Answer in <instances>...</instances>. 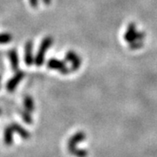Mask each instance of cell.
I'll return each mask as SVG.
<instances>
[{"label": "cell", "instance_id": "obj_1", "mask_svg": "<svg viewBox=\"0 0 157 157\" xmlns=\"http://www.w3.org/2000/svg\"><path fill=\"white\" fill-rule=\"evenodd\" d=\"M86 135H85L84 132L79 131L77 132L74 135H73L69 140H68V151L70 152L71 155H73L76 157H86L87 156V152L84 150V149H78L76 147V145L78 142L82 141L84 140Z\"/></svg>", "mask_w": 157, "mask_h": 157}, {"label": "cell", "instance_id": "obj_2", "mask_svg": "<svg viewBox=\"0 0 157 157\" xmlns=\"http://www.w3.org/2000/svg\"><path fill=\"white\" fill-rule=\"evenodd\" d=\"M52 42H53V39L51 37H45V39L42 40L39 51L34 58V63L37 67H41L44 64L45 53L50 48L51 45H52Z\"/></svg>", "mask_w": 157, "mask_h": 157}, {"label": "cell", "instance_id": "obj_3", "mask_svg": "<svg viewBox=\"0 0 157 157\" xmlns=\"http://www.w3.org/2000/svg\"><path fill=\"white\" fill-rule=\"evenodd\" d=\"M47 67L52 70H57L60 72L62 74H68L71 72L64 62L57 59H50L47 61Z\"/></svg>", "mask_w": 157, "mask_h": 157}, {"label": "cell", "instance_id": "obj_4", "mask_svg": "<svg viewBox=\"0 0 157 157\" xmlns=\"http://www.w3.org/2000/svg\"><path fill=\"white\" fill-rule=\"evenodd\" d=\"M24 77H25L24 72H22V71H17L16 73H15V75L11 78H10L8 80L7 84H6V89H7V91L10 92V93L14 92V90L16 89V87L18 86V84L21 82V80L24 78Z\"/></svg>", "mask_w": 157, "mask_h": 157}, {"label": "cell", "instance_id": "obj_5", "mask_svg": "<svg viewBox=\"0 0 157 157\" xmlns=\"http://www.w3.org/2000/svg\"><path fill=\"white\" fill-rule=\"evenodd\" d=\"M65 59L67 61L71 62V64H72L70 71H77L81 66V59L73 51H69L67 52Z\"/></svg>", "mask_w": 157, "mask_h": 157}, {"label": "cell", "instance_id": "obj_6", "mask_svg": "<svg viewBox=\"0 0 157 157\" xmlns=\"http://www.w3.org/2000/svg\"><path fill=\"white\" fill-rule=\"evenodd\" d=\"M33 41L28 40L25 45V62L26 64V66H32L34 63L33 58Z\"/></svg>", "mask_w": 157, "mask_h": 157}, {"label": "cell", "instance_id": "obj_7", "mask_svg": "<svg viewBox=\"0 0 157 157\" xmlns=\"http://www.w3.org/2000/svg\"><path fill=\"white\" fill-rule=\"evenodd\" d=\"M8 58L11 62V69L14 72L18 71L19 67V59H18V54L16 49H11L8 52Z\"/></svg>", "mask_w": 157, "mask_h": 157}, {"label": "cell", "instance_id": "obj_8", "mask_svg": "<svg viewBox=\"0 0 157 157\" xmlns=\"http://www.w3.org/2000/svg\"><path fill=\"white\" fill-rule=\"evenodd\" d=\"M11 128L13 129V131H14L15 133L18 134V135H19L22 139H24V140H28L29 138L31 137V135H30L28 130H26L25 128H23L20 124L13 122L12 124H11Z\"/></svg>", "mask_w": 157, "mask_h": 157}, {"label": "cell", "instance_id": "obj_9", "mask_svg": "<svg viewBox=\"0 0 157 157\" xmlns=\"http://www.w3.org/2000/svg\"><path fill=\"white\" fill-rule=\"evenodd\" d=\"M13 134L14 131L11 128V125L6 127L4 132V142L6 146H11L13 143Z\"/></svg>", "mask_w": 157, "mask_h": 157}, {"label": "cell", "instance_id": "obj_10", "mask_svg": "<svg viewBox=\"0 0 157 157\" xmlns=\"http://www.w3.org/2000/svg\"><path fill=\"white\" fill-rule=\"evenodd\" d=\"M24 107L25 109L29 113L33 112L34 109H35V105H34L33 99L31 97V96L26 95L24 97Z\"/></svg>", "mask_w": 157, "mask_h": 157}, {"label": "cell", "instance_id": "obj_11", "mask_svg": "<svg viewBox=\"0 0 157 157\" xmlns=\"http://www.w3.org/2000/svg\"><path fill=\"white\" fill-rule=\"evenodd\" d=\"M19 113H20V115H21V117H22L23 121L25 122L26 124H33V117H32V115H31V113L27 112L25 109V110H19Z\"/></svg>", "mask_w": 157, "mask_h": 157}, {"label": "cell", "instance_id": "obj_12", "mask_svg": "<svg viewBox=\"0 0 157 157\" xmlns=\"http://www.w3.org/2000/svg\"><path fill=\"white\" fill-rule=\"evenodd\" d=\"M12 39L11 34L9 33H0V45L8 44Z\"/></svg>", "mask_w": 157, "mask_h": 157}, {"label": "cell", "instance_id": "obj_13", "mask_svg": "<svg viewBox=\"0 0 157 157\" xmlns=\"http://www.w3.org/2000/svg\"><path fill=\"white\" fill-rule=\"evenodd\" d=\"M29 3L33 8H38L39 6V0H29Z\"/></svg>", "mask_w": 157, "mask_h": 157}, {"label": "cell", "instance_id": "obj_14", "mask_svg": "<svg viewBox=\"0 0 157 157\" xmlns=\"http://www.w3.org/2000/svg\"><path fill=\"white\" fill-rule=\"evenodd\" d=\"M43 1V3L46 5V6H49L51 4V2H52V0H42Z\"/></svg>", "mask_w": 157, "mask_h": 157}, {"label": "cell", "instance_id": "obj_15", "mask_svg": "<svg viewBox=\"0 0 157 157\" xmlns=\"http://www.w3.org/2000/svg\"><path fill=\"white\" fill-rule=\"evenodd\" d=\"M1 113H2V110L0 109V114H1Z\"/></svg>", "mask_w": 157, "mask_h": 157}, {"label": "cell", "instance_id": "obj_16", "mask_svg": "<svg viewBox=\"0 0 157 157\" xmlns=\"http://www.w3.org/2000/svg\"><path fill=\"white\" fill-rule=\"evenodd\" d=\"M1 79H2V77H1V75H0V81H1Z\"/></svg>", "mask_w": 157, "mask_h": 157}, {"label": "cell", "instance_id": "obj_17", "mask_svg": "<svg viewBox=\"0 0 157 157\" xmlns=\"http://www.w3.org/2000/svg\"><path fill=\"white\" fill-rule=\"evenodd\" d=\"M0 88H1V85H0Z\"/></svg>", "mask_w": 157, "mask_h": 157}]
</instances>
